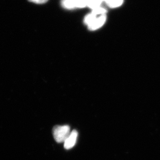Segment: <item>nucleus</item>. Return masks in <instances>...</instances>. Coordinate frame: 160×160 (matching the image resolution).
Wrapping results in <instances>:
<instances>
[{
  "label": "nucleus",
  "mask_w": 160,
  "mask_h": 160,
  "mask_svg": "<svg viewBox=\"0 0 160 160\" xmlns=\"http://www.w3.org/2000/svg\"><path fill=\"white\" fill-rule=\"evenodd\" d=\"M106 14L98 15L91 12L85 16L83 22L90 31H95L102 27L106 23Z\"/></svg>",
  "instance_id": "nucleus-1"
},
{
  "label": "nucleus",
  "mask_w": 160,
  "mask_h": 160,
  "mask_svg": "<svg viewBox=\"0 0 160 160\" xmlns=\"http://www.w3.org/2000/svg\"><path fill=\"white\" fill-rule=\"evenodd\" d=\"M71 133V128L68 125H57L53 128L54 139L59 143L64 142Z\"/></svg>",
  "instance_id": "nucleus-2"
},
{
  "label": "nucleus",
  "mask_w": 160,
  "mask_h": 160,
  "mask_svg": "<svg viewBox=\"0 0 160 160\" xmlns=\"http://www.w3.org/2000/svg\"><path fill=\"white\" fill-rule=\"evenodd\" d=\"M88 0H62V7L67 9L82 8L87 7Z\"/></svg>",
  "instance_id": "nucleus-3"
},
{
  "label": "nucleus",
  "mask_w": 160,
  "mask_h": 160,
  "mask_svg": "<svg viewBox=\"0 0 160 160\" xmlns=\"http://www.w3.org/2000/svg\"><path fill=\"white\" fill-rule=\"evenodd\" d=\"M78 137V132L76 130L71 132L70 135L64 142V147L66 149H70L75 145Z\"/></svg>",
  "instance_id": "nucleus-4"
},
{
  "label": "nucleus",
  "mask_w": 160,
  "mask_h": 160,
  "mask_svg": "<svg viewBox=\"0 0 160 160\" xmlns=\"http://www.w3.org/2000/svg\"><path fill=\"white\" fill-rule=\"evenodd\" d=\"M109 8H119L123 4L124 0H104Z\"/></svg>",
  "instance_id": "nucleus-5"
},
{
  "label": "nucleus",
  "mask_w": 160,
  "mask_h": 160,
  "mask_svg": "<svg viewBox=\"0 0 160 160\" xmlns=\"http://www.w3.org/2000/svg\"><path fill=\"white\" fill-rule=\"evenodd\" d=\"M103 3H104V0H88L87 7L93 10L101 7Z\"/></svg>",
  "instance_id": "nucleus-6"
},
{
  "label": "nucleus",
  "mask_w": 160,
  "mask_h": 160,
  "mask_svg": "<svg viewBox=\"0 0 160 160\" xmlns=\"http://www.w3.org/2000/svg\"><path fill=\"white\" fill-rule=\"evenodd\" d=\"M29 2H32V3H35V4H44L47 2L48 1V0H28Z\"/></svg>",
  "instance_id": "nucleus-7"
}]
</instances>
